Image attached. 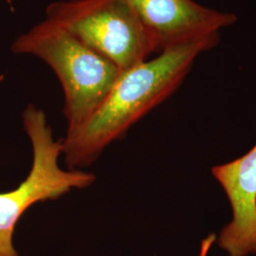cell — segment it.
I'll return each instance as SVG.
<instances>
[{
	"label": "cell",
	"instance_id": "obj_1",
	"mask_svg": "<svg viewBox=\"0 0 256 256\" xmlns=\"http://www.w3.org/2000/svg\"><path fill=\"white\" fill-rule=\"evenodd\" d=\"M218 34L166 48L120 74L99 108L62 142L68 169L92 164L111 142L165 101L182 82L196 58L218 45Z\"/></svg>",
	"mask_w": 256,
	"mask_h": 256
},
{
	"label": "cell",
	"instance_id": "obj_2",
	"mask_svg": "<svg viewBox=\"0 0 256 256\" xmlns=\"http://www.w3.org/2000/svg\"><path fill=\"white\" fill-rule=\"evenodd\" d=\"M12 50L36 56L57 75L64 90L68 132L92 117L122 72L110 60L48 19L18 37Z\"/></svg>",
	"mask_w": 256,
	"mask_h": 256
},
{
	"label": "cell",
	"instance_id": "obj_3",
	"mask_svg": "<svg viewBox=\"0 0 256 256\" xmlns=\"http://www.w3.org/2000/svg\"><path fill=\"white\" fill-rule=\"evenodd\" d=\"M46 19L110 60L120 72L140 64L156 48L126 0H63L46 8Z\"/></svg>",
	"mask_w": 256,
	"mask_h": 256
},
{
	"label": "cell",
	"instance_id": "obj_4",
	"mask_svg": "<svg viewBox=\"0 0 256 256\" xmlns=\"http://www.w3.org/2000/svg\"><path fill=\"white\" fill-rule=\"evenodd\" d=\"M23 124L32 146V165L26 180L12 191L0 194V256H19L12 236L16 223L37 202L58 200L74 189H84L95 174L59 166L62 140H55L45 112L30 104L23 112Z\"/></svg>",
	"mask_w": 256,
	"mask_h": 256
},
{
	"label": "cell",
	"instance_id": "obj_5",
	"mask_svg": "<svg viewBox=\"0 0 256 256\" xmlns=\"http://www.w3.org/2000/svg\"><path fill=\"white\" fill-rule=\"evenodd\" d=\"M153 40L158 54L218 34L236 21L232 14L192 0H126Z\"/></svg>",
	"mask_w": 256,
	"mask_h": 256
},
{
	"label": "cell",
	"instance_id": "obj_6",
	"mask_svg": "<svg viewBox=\"0 0 256 256\" xmlns=\"http://www.w3.org/2000/svg\"><path fill=\"white\" fill-rule=\"evenodd\" d=\"M212 173L232 210V220L220 232V248L230 256L256 254V144L238 160L214 166Z\"/></svg>",
	"mask_w": 256,
	"mask_h": 256
},
{
	"label": "cell",
	"instance_id": "obj_7",
	"mask_svg": "<svg viewBox=\"0 0 256 256\" xmlns=\"http://www.w3.org/2000/svg\"><path fill=\"white\" fill-rule=\"evenodd\" d=\"M216 236L214 234H212L210 236H208L207 238H205L202 243V248H200V256H207L208 252L212 247V245L214 244V242L216 241Z\"/></svg>",
	"mask_w": 256,
	"mask_h": 256
}]
</instances>
